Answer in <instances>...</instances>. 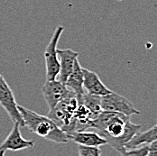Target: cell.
Masks as SVG:
<instances>
[{
  "instance_id": "7a4b0ae2",
  "label": "cell",
  "mask_w": 157,
  "mask_h": 156,
  "mask_svg": "<svg viewBox=\"0 0 157 156\" xmlns=\"http://www.w3.org/2000/svg\"><path fill=\"white\" fill-rule=\"evenodd\" d=\"M18 110L25 122L32 133L48 141L57 143H67L69 138L63 130L58 127L47 116L37 114L22 106H18Z\"/></svg>"
},
{
  "instance_id": "5b68a950",
  "label": "cell",
  "mask_w": 157,
  "mask_h": 156,
  "mask_svg": "<svg viewBox=\"0 0 157 156\" xmlns=\"http://www.w3.org/2000/svg\"><path fill=\"white\" fill-rule=\"evenodd\" d=\"M0 105L7 113L13 123H17L21 127L25 126V122L18 110V105L13 90L0 73Z\"/></svg>"
},
{
  "instance_id": "277c9868",
  "label": "cell",
  "mask_w": 157,
  "mask_h": 156,
  "mask_svg": "<svg viewBox=\"0 0 157 156\" xmlns=\"http://www.w3.org/2000/svg\"><path fill=\"white\" fill-rule=\"evenodd\" d=\"M64 31V27L59 25L54 30L52 38L45 48L44 57L45 61L46 68V80H54L57 79V76L60 70V63L57 55L58 43Z\"/></svg>"
},
{
  "instance_id": "5bb4252c",
  "label": "cell",
  "mask_w": 157,
  "mask_h": 156,
  "mask_svg": "<svg viewBox=\"0 0 157 156\" xmlns=\"http://www.w3.org/2000/svg\"><path fill=\"white\" fill-rule=\"evenodd\" d=\"M78 103L83 104L88 109L90 110L93 119H95L101 112V97L98 96H94V95H90L89 93L83 94L82 97L80 98V100H78Z\"/></svg>"
},
{
  "instance_id": "e0dca14e",
  "label": "cell",
  "mask_w": 157,
  "mask_h": 156,
  "mask_svg": "<svg viewBox=\"0 0 157 156\" xmlns=\"http://www.w3.org/2000/svg\"><path fill=\"white\" fill-rule=\"evenodd\" d=\"M145 156H157V141L148 145V152Z\"/></svg>"
},
{
  "instance_id": "6da1fadb",
  "label": "cell",
  "mask_w": 157,
  "mask_h": 156,
  "mask_svg": "<svg viewBox=\"0 0 157 156\" xmlns=\"http://www.w3.org/2000/svg\"><path fill=\"white\" fill-rule=\"evenodd\" d=\"M142 125L133 124L130 116L110 111H102L90 122L94 129L107 143L120 154L125 152V145L135 134L140 131Z\"/></svg>"
},
{
  "instance_id": "3957f363",
  "label": "cell",
  "mask_w": 157,
  "mask_h": 156,
  "mask_svg": "<svg viewBox=\"0 0 157 156\" xmlns=\"http://www.w3.org/2000/svg\"><path fill=\"white\" fill-rule=\"evenodd\" d=\"M78 108V100L75 94H71L56 107L49 110L47 116L60 127L66 135L75 132V112Z\"/></svg>"
},
{
  "instance_id": "4fadbf2b",
  "label": "cell",
  "mask_w": 157,
  "mask_h": 156,
  "mask_svg": "<svg viewBox=\"0 0 157 156\" xmlns=\"http://www.w3.org/2000/svg\"><path fill=\"white\" fill-rule=\"evenodd\" d=\"M157 141V126L153 125L147 131L140 133L137 132L133 135V137L128 141L125 145L126 150H133L140 148L143 146H148L153 142Z\"/></svg>"
},
{
  "instance_id": "2e32d148",
  "label": "cell",
  "mask_w": 157,
  "mask_h": 156,
  "mask_svg": "<svg viewBox=\"0 0 157 156\" xmlns=\"http://www.w3.org/2000/svg\"><path fill=\"white\" fill-rule=\"evenodd\" d=\"M147 152L148 146H143L133 150H126L125 152L121 153V156H145Z\"/></svg>"
},
{
  "instance_id": "52a82bcc",
  "label": "cell",
  "mask_w": 157,
  "mask_h": 156,
  "mask_svg": "<svg viewBox=\"0 0 157 156\" xmlns=\"http://www.w3.org/2000/svg\"><path fill=\"white\" fill-rule=\"evenodd\" d=\"M42 93L47 104L49 110L56 107L64 98L69 97L73 92L70 91L66 86L58 79L46 80L42 87Z\"/></svg>"
},
{
  "instance_id": "8fae6325",
  "label": "cell",
  "mask_w": 157,
  "mask_h": 156,
  "mask_svg": "<svg viewBox=\"0 0 157 156\" xmlns=\"http://www.w3.org/2000/svg\"><path fill=\"white\" fill-rule=\"evenodd\" d=\"M66 88L75 94L77 100H80L83 94L85 93L83 89V74H82V67L80 66L78 59L75 60L72 71L68 77L65 84Z\"/></svg>"
},
{
  "instance_id": "30bf717a",
  "label": "cell",
  "mask_w": 157,
  "mask_h": 156,
  "mask_svg": "<svg viewBox=\"0 0 157 156\" xmlns=\"http://www.w3.org/2000/svg\"><path fill=\"white\" fill-rule=\"evenodd\" d=\"M57 55L60 63V70L58 74V80L65 84L68 77L72 71L74 62L78 59V53L71 49L57 50Z\"/></svg>"
},
{
  "instance_id": "ac0fdd59",
  "label": "cell",
  "mask_w": 157,
  "mask_h": 156,
  "mask_svg": "<svg viewBox=\"0 0 157 156\" xmlns=\"http://www.w3.org/2000/svg\"><path fill=\"white\" fill-rule=\"evenodd\" d=\"M5 154H6V151L0 150V156H5Z\"/></svg>"
},
{
  "instance_id": "8992f818",
  "label": "cell",
  "mask_w": 157,
  "mask_h": 156,
  "mask_svg": "<svg viewBox=\"0 0 157 156\" xmlns=\"http://www.w3.org/2000/svg\"><path fill=\"white\" fill-rule=\"evenodd\" d=\"M101 108L102 111L117 112L128 116L141 114L127 98L113 91L101 97Z\"/></svg>"
},
{
  "instance_id": "7c38bea8",
  "label": "cell",
  "mask_w": 157,
  "mask_h": 156,
  "mask_svg": "<svg viewBox=\"0 0 157 156\" xmlns=\"http://www.w3.org/2000/svg\"><path fill=\"white\" fill-rule=\"evenodd\" d=\"M69 140L73 141L78 145L84 146H92V147H99L105 144H108L105 139H103L96 132H89V131H78L73 132L67 135Z\"/></svg>"
},
{
  "instance_id": "9c48e42d",
  "label": "cell",
  "mask_w": 157,
  "mask_h": 156,
  "mask_svg": "<svg viewBox=\"0 0 157 156\" xmlns=\"http://www.w3.org/2000/svg\"><path fill=\"white\" fill-rule=\"evenodd\" d=\"M83 74V89L86 93L103 97L112 92L101 81L94 71L82 68Z\"/></svg>"
},
{
  "instance_id": "9a60e30c",
  "label": "cell",
  "mask_w": 157,
  "mask_h": 156,
  "mask_svg": "<svg viewBox=\"0 0 157 156\" xmlns=\"http://www.w3.org/2000/svg\"><path fill=\"white\" fill-rule=\"evenodd\" d=\"M78 156H101V150L99 147L78 145Z\"/></svg>"
},
{
  "instance_id": "ba28073f",
  "label": "cell",
  "mask_w": 157,
  "mask_h": 156,
  "mask_svg": "<svg viewBox=\"0 0 157 156\" xmlns=\"http://www.w3.org/2000/svg\"><path fill=\"white\" fill-rule=\"evenodd\" d=\"M20 125L17 123H14V126L7 135V137L0 144V150L4 151H21L25 149L33 148L34 146V141L25 139L20 131Z\"/></svg>"
}]
</instances>
